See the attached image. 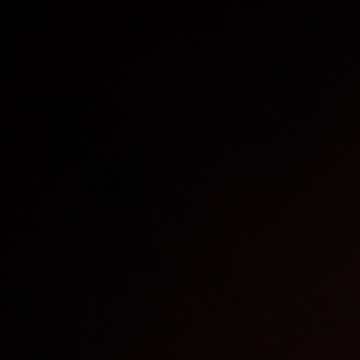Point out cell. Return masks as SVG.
I'll return each mask as SVG.
<instances>
[]
</instances>
